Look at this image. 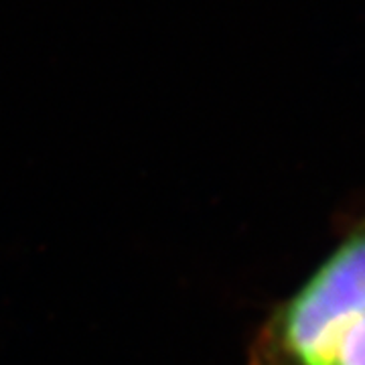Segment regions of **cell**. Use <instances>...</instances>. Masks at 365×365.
Segmentation results:
<instances>
[{
    "label": "cell",
    "mask_w": 365,
    "mask_h": 365,
    "mask_svg": "<svg viewBox=\"0 0 365 365\" xmlns=\"http://www.w3.org/2000/svg\"><path fill=\"white\" fill-rule=\"evenodd\" d=\"M365 314V217L264 323L252 365H325Z\"/></svg>",
    "instance_id": "obj_1"
},
{
    "label": "cell",
    "mask_w": 365,
    "mask_h": 365,
    "mask_svg": "<svg viewBox=\"0 0 365 365\" xmlns=\"http://www.w3.org/2000/svg\"><path fill=\"white\" fill-rule=\"evenodd\" d=\"M325 365H365V314L343 333Z\"/></svg>",
    "instance_id": "obj_2"
}]
</instances>
